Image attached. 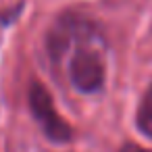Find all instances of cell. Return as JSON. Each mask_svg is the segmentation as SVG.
I'll return each instance as SVG.
<instances>
[{"mask_svg":"<svg viewBox=\"0 0 152 152\" xmlns=\"http://www.w3.org/2000/svg\"><path fill=\"white\" fill-rule=\"evenodd\" d=\"M27 98H29V108H31L36 121L40 123L44 135L50 142H56V144L71 142V135H73L71 127L61 119V115L54 108L52 96L46 92V88L40 81H34L29 86V96Z\"/></svg>","mask_w":152,"mask_h":152,"instance_id":"cell-1","label":"cell"},{"mask_svg":"<svg viewBox=\"0 0 152 152\" xmlns=\"http://www.w3.org/2000/svg\"><path fill=\"white\" fill-rule=\"evenodd\" d=\"M106 77L102 54L90 48H77L69 61V79L75 90L83 94H94L102 88Z\"/></svg>","mask_w":152,"mask_h":152,"instance_id":"cell-2","label":"cell"},{"mask_svg":"<svg viewBox=\"0 0 152 152\" xmlns=\"http://www.w3.org/2000/svg\"><path fill=\"white\" fill-rule=\"evenodd\" d=\"M135 125L144 135L152 137V86H148V90L140 100V106L135 113Z\"/></svg>","mask_w":152,"mask_h":152,"instance_id":"cell-3","label":"cell"},{"mask_svg":"<svg viewBox=\"0 0 152 152\" xmlns=\"http://www.w3.org/2000/svg\"><path fill=\"white\" fill-rule=\"evenodd\" d=\"M119 152H152V150H146V148H142L137 144H125Z\"/></svg>","mask_w":152,"mask_h":152,"instance_id":"cell-4","label":"cell"}]
</instances>
